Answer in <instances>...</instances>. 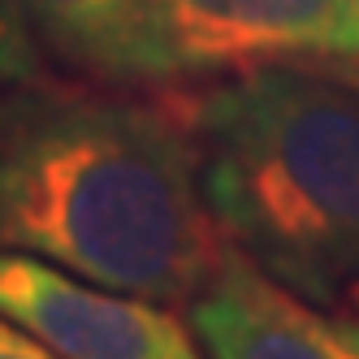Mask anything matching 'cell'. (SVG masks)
Segmentation results:
<instances>
[{
	"label": "cell",
	"mask_w": 359,
	"mask_h": 359,
	"mask_svg": "<svg viewBox=\"0 0 359 359\" xmlns=\"http://www.w3.org/2000/svg\"><path fill=\"white\" fill-rule=\"evenodd\" d=\"M169 109L195 143L225 243L303 299H346L359 281V83L251 65Z\"/></svg>",
	"instance_id": "cell-2"
},
{
	"label": "cell",
	"mask_w": 359,
	"mask_h": 359,
	"mask_svg": "<svg viewBox=\"0 0 359 359\" xmlns=\"http://www.w3.org/2000/svg\"><path fill=\"white\" fill-rule=\"evenodd\" d=\"M187 320L212 359H359V320L286 290L234 247L187 299Z\"/></svg>",
	"instance_id": "cell-5"
},
{
	"label": "cell",
	"mask_w": 359,
	"mask_h": 359,
	"mask_svg": "<svg viewBox=\"0 0 359 359\" xmlns=\"http://www.w3.org/2000/svg\"><path fill=\"white\" fill-rule=\"evenodd\" d=\"M0 312L61 359H199L191 325L165 303L9 247H0Z\"/></svg>",
	"instance_id": "cell-4"
},
{
	"label": "cell",
	"mask_w": 359,
	"mask_h": 359,
	"mask_svg": "<svg viewBox=\"0 0 359 359\" xmlns=\"http://www.w3.org/2000/svg\"><path fill=\"white\" fill-rule=\"evenodd\" d=\"M182 79L312 65L359 83V0H156Z\"/></svg>",
	"instance_id": "cell-3"
},
{
	"label": "cell",
	"mask_w": 359,
	"mask_h": 359,
	"mask_svg": "<svg viewBox=\"0 0 359 359\" xmlns=\"http://www.w3.org/2000/svg\"><path fill=\"white\" fill-rule=\"evenodd\" d=\"M0 247L187 303L225 260L177 113L31 79L0 91Z\"/></svg>",
	"instance_id": "cell-1"
},
{
	"label": "cell",
	"mask_w": 359,
	"mask_h": 359,
	"mask_svg": "<svg viewBox=\"0 0 359 359\" xmlns=\"http://www.w3.org/2000/svg\"><path fill=\"white\" fill-rule=\"evenodd\" d=\"M43 79V48L18 0H0V91Z\"/></svg>",
	"instance_id": "cell-7"
},
{
	"label": "cell",
	"mask_w": 359,
	"mask_h": 359,
	"mask_svg": "<svg viewBox=\"0 0 359 359\" xmlns=\"http://www.w3.org/2000/svg\"><path fill=\"white\" fill-rule=\"evenodd\" d=\"M0 359H61L57 351H48L39 338H31L22 325H13L0 312Z\"/></svg>",
	"instance_id": "cell-8"
},
{
	"label": "cell",
	"mask_w": 359,
	"mask_h": 359,
	"mask_svg": "<svg viewBox=\"0 0 359 359\" xmlns=\"http://www.w3.org/2000/svg\"><path fill=\"white\" fill-rule=\"evenodd\" d=\"M346 299H351V303H355V307H359V281H355V286H351V290H346Z\"/></svg>",
	"instance_id": "cell-9"
},
{
	"label": "cell",
	"mask_w": 359,
	"mask_h": 359,
	"mask_svg": "<svg viewBox=\"0 0 359 359\" xmlns=\"http://www.w3.org/2000/svg\"><path fill=\"white\" fill-rule=\"evenodd\" d=\"M39 48L104 87L187 83L156 0H18Z\"/></svg>",
	"instance_id": "cell-6"
}]
</instances>
